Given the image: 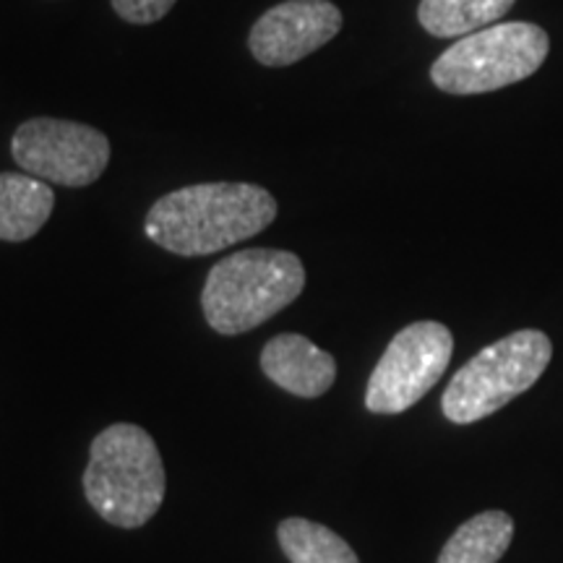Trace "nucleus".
<instances>
[{
	"label": "nucleus",
	"instance_id": "obj_1",
	"mask_svg": "<svg viewBox=\"0 0 563 563\" xmlns=\"http://www.w3.org/2000/svg\"><path fill=\"white\" fill-rule=\"evenodd\" d=\"M277 201L253 183H199L162 196L146 214L144 232L178 256H209L269 228Z\"/></svg>",
	"mask_w": 563,
	"mask_h": 563
},
{
	"label": "nucleus",
	"instance_id": "obj_2",
	"mask_svg": "<svg viewBox=\"0 0 563 563\" xmlns=\"http://www.w3.org/2000/svg\"><path fill=\"white\" fill-rule=\"evenodd\" d=\"M165 464L157 443L133 422H115L91 441L84 470L87 501L104 522L136 530L165 501Z\"/></svg>",
	"mask_w": 563,
	"mask_h": 563
},
{
	"label": "nucleus",
	"instance_id": "obj_3",
	"mask_svg": "<svg viewBox=\"0 0 563 563\" xmlns=\"http://www.w3.org/2000/svg\"><path fill=\"white\" fill-rule=\"evenodd\" d=\"M306 287V266L295 253L249 249L222 258L209 272L201 308L217 334L235 336L285 311Z\"/></svg>",
	"mask_w": 563,
	"mask_h": 563
},
{
	"label": "nucleus",
	"instance_id": "obj_4",
	"mask_svg": "<svg viewBox=\"0 0 563 563\" xmlns=\"http://www.w3.org/2000/svg\"><path fill=\"white\" fill-rule=\"evenodd\" d=\"M551 357L553 342L538 329L506 334L454 373L441 399L443 415L456 426L488 418L538 384Z\"/></svg>",
	"mask_w": 563,
	"mask_h": 563
},
{
	"label": "nucleus",
	"instance_id": "obj_5",
	"mask_svg": "<svg viewBox=\"0 0 563 563\" xmlns=\"http://www.w3.org/2000/svg\"><path fill=\"white\" fill-rule=\"evenodd\" d=\"M551 51L545 30L527 21H506L464 34L433 63L431 79L446 95H485L525 81Z\"/></svg>",
	"mask_w": 563,
	"mask_h": 563
},
{
	"label": "nucleus",
	"instance_id": "obj_6",
	"mask_svg": "<svg viewBox=\"0 0 563 563\" xmlns=\"http://www.w3.org/2000/svg\"><path fill=\"white\" fill-rule=\"evenodd\" d=\"M452 352L454 336L443 323L415 321L405 327L371 373L365 407L376 415L410 410L441 382L452 363Z\"/></svg>",
	"mask_w": 563,
	"mask_h": 563
},
{
	"label": "nucleus",
	"instance_id": "obj_7",
	"mask_svg": "<svg viewBox=\"0 0 563 563\" xmlns=\"http://www.w3.org/2000/svg\"><path fill=\"white\" fill-rule=\"evenodd\" d=\"M11 154L26 175L66 188L91 186L110 162V141L91 125L32 118L11 139Z\"/></svg>",
	"mask_w": 563,
	"mask_h": 563
},
{
	"label": "nucleus",
	"instance_id": "obj_8",
	"mask_svg": "<svg viewBox=\"0 0 563 563\" xmlns=\"http://www.w3.org/2000/svg\"><path fill=\"white\" fill-rule=\"evenodd\" d=\"M342 30V11L329 0H285L253 24L249 47L262 66H292L332 42Z\"/></svg>",
	"mask_w": 563,
	"mask_h": 563
},
{
	"label": "nucleus",
	"instance_id": "obj_9",
	"mask_svg": "<svg viewBox=\"0 0 563 563\" xmlns=\"http://www.w3.org/2000/svg\"><path fill=\"white\" fill-rule=\"evenodd\" d=\"M264 376L295 397L316 399L332 389L336 363L302 334H279L262 350Z\"/></svg>",
	"mask_w": 563,
	"mask_h": 563
},
{
	"label": "nucleus",
	"instance_id": "obj_10",
	"mask_svg": "<svg viewBox=\"0 0 563 563\" xmlns=\"http://www.w3.org/2000/svg\"><path fill=\"white\" fill-rule=\"evenodd\" d=\"M55 207V194L34 175L0 173V241H30L45 228Z\"/></svg>",
	"mask_w": 563,
	"mask_h": 563
},
{
	"label": "nucleus",
	"instance_id": "obj_11",
	"mask_svg": "<svg viewBox=\"0 0 563 563\" xmlns=\"http://www.w3.org/2000/svg\"><path fill=\"white\" fill-rule=\"evenodd\" d=\"M514 540V519L506 511H483L456 530L435 563H498Z\"/></svg>",
	"mask_w": 563,
	"mask_h": 563
},
{
	"label": "nucleus",
	"instance_id": "obj_12",
	"mask_svg": "<svg viewBox=\"0 0 563 563\" xmlns=\"http://www.w3.org/2000/svg\"><path fill=\"white\" fill-rule=\"evenodd\" d=\"M517 0H420V26L433 37H464L496 24Z\"/></svg>",
	"mask_w": 563,
	"mask_h": 563
},
{
	"label": "nucleus",
	"instance_id": "obj_13",
	"mask_svg": "<svg viewBox=\"0 0 563 563\" xmlns=\"http://www.w3.org/2000/svg\"><path fill=\"white\" fill-rule=\"evenodd\" d=\"M277 538L290 563H361L347 540L311 519H285L279 522Z\"/></svg>",
	"mask_w": 563,
	"mask_h": 563
},
{
	"label": "nucleus",
	"instance_id": "obj_14",
	"mask_svg": "<svg viewBox=\"0 0 563 563\" xmlns=\"http://www.w3.org/2000/svg\"><path fill=\"white\" fill-rule=\"evenodd\" d=\"M175 5V0H112V9L129 24H154Z\"/></svg>",
	"mask_w": 563,
	"mask_h": 563
}]
</instances>
